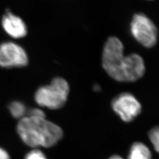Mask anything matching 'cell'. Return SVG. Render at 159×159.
<instances>
[{
  "instance_id": "6da1fadb",
  "label": "cell",
  "mask_w": 159,
  "mask_h": 159,
  "mask_svg": "<svg viewBox=\"0 0 159 159\" xmlns=\"http://www.w3.org/2000/svg\"><path fill=\"white\" fill-rule=\"evenodd\" d=\"M17 132L27 145L31 148H51L63 136L61 127L45 118L25 116L20 120Z\"/></svg>"
},
{
  "instance_id": "7a4b0ae2",
  "label": "cell",
  "mask_w": 159,
  "mask_h": 159,
  "mask_svg": "<svg viewBox=\"0 0 159 159\" xmlns=\"http://www.w3.org/2000/svg\"><path fill=\"white\" fill-rule=\"evenodd\" d=\"M70 87L61 77L52 80L50 85L40 87L35 94V100L41 107L57 110L63 107L67 100Z\"/></svg>"
},
{
  "instance_id": "3957f363",
  "label": "cell",
  "mask_w": 159,
  "mask_h": 159,
  "mask_svg": "<svg viewBox=\"0 0 159 159\" xmlns=\"http://www.w3.org/2000/svg\"><path fill=\"white\" fill-rule=\"evenodd\" d=\"M124 46L116 37H110L105 43L102 49V68L113 79L121 82V70L125 62Z\"/></svg>"
},
{
  "instance_id": "277c9868",
  "label": "cell",
  "mask_w": 159,
  "mask_h": 159,
  "mask_svg": "<svg viewBox=\"0 0 159 159\" xmlns=\"http://www.w3.org/2000/svg\"><path fill=\"white\" fill-rule=\"evenodd\" d=\"M131 34L137 41L146 48H152L157 44L158 30L154 23L146 15L135 14L131 21Z\"/></svg>"
},
{
  "instance_id": "5b68a950",
  "label": "cell",
  "mask_w": 159,
  "mask_h": 159,
  "mask_svg": "<svg viewBox=\"0 0 159 159\" xmlns=\"http://www.w3.org/2000/svg\"><path fill=\"white\" fill-rule=\"evenodd\" d=\"M111 108L122 121L129 123L135 119L142 111V104L130 93H122L114 98Z\"/></svg>"
},
{
  "instance_id": "8992f818",
  "label": "cell",
  "mask_w": 159,
  "mask_h": 159,
  "mask_svg": "<svg viewBox=\"0 0 159 159\" xmlns=\"http://www.w3.org/2000/svg\"><path fill=\"white\" fill-rule=\"evenodd\" d=\"M29 58L23 47L12 42L0 45V66L4 68L21 67L27 65Z\"/></svg>"
},
{
  "instance_id": "52a82bcc",
  "label": "cell",
  "mask_w": 159,
  "mask_h": 159,
  "mask_svg": "<svg viewBox=\"0 0 159 159\" xmlns=\"http://www.w3.org/2000/svg\"><path fill=\"white\" fill-rule=\"evenodd\" d=\"M146 71L144 60L139 54L131 53L125 56L121 71V82H134L140 79Z\"/></svg>"
},
{
  "instance_id": "ba28073f",
  "label": "cell",
  "mask_w": 159,
  "mask_h": 159,
  "mask_svg": "<svg viewBox=\"0 0 159 159\" xmlns=\"http://www.w3.org/2000/svg\"><path fill=\"white\" fill-rule=\"evenodd\" d=\"M2 25L6 33L14 39H21L27 33L25 24L17 16L7 11L2 20Z\"/></svg>"
},
{
  "instance_id": "9c48e42d",
  "label": "cell",
  "mask_w": 159,
  "mask_h": 159,
  "mask_svg": "<svg viewBox=\"0 0 159 159\" xmlns=\"http://www.w3.org/2000/svg\"><path fill=\"white\" fill-rule=\"evenodd\" d=\"M127 159H152V154L144 143L135 142L131 146Z\"/></svg>"
},
{
  "instance_id": "30bf717a",
  "label": "cell",
  "mask_w": 159,
  "mask_h": 159,
  "mask_svg": "<svg viewBox=\"0 0 159 159\" xmlns=\"http://www.w3.org/2000/svg\"><path fill=\"white\" fill-rule=\"evenodd\" d=\"M9 110L12 116L17 119H21L26 116L27 110L24 104L19 102H14L9 106Z\"/></svg>"
},
{
  "instance_id": "8fae6325",
  "label": "cell",
  "mask_w": 159,
  "mask_h": 159,
  "mask_svg": "<svg viewBox=\"0 0 159 159\" xmlns=\"http://www.w3.org/2000/svg\"><path fill=\"white\" fill-rule=\"evenodd\" d=\"M148 139L154 150L159 153V126L154 127L149 131Z\"/></svg>"
},
{
  "instance_id": "7c38bea8",
  "label": "cell",
  "mask_w": 159,
  "mask_h": 159,
  "mask_svg": "<svg viewBox=\"0 0 159 159\" xmlns=\"http://www.w3.org/2000/svg\"><path fill=\"white\" fill-rule=\"evenodd\" d=\"M25 159H47L45 154L39 149H34L25 156Z\"/></svg>"
},
{
  "instance_id": "4fadbf2b",
  "label": "cell",
  "mask_w": 159,
  "mask_h": 159,
  "mask_svg": "<svg viewBox=\"0 0 159 159\" xmlns=\"http://www.w3.org/2000/svg\"><path fill=\"white\" fill-rule=\"evenodd\" d=\"M26 116L32 117H39V118H45L46 114L40 108H34L27 111Z\"/></svg>"
},
{
  "instance_id": "5bb4252c",
  "label": "cell",
  "mask_w": 159,
  "mask_h": 159,
  "mask_svg": "<svg viewBox=\"0 0 159 159\" xmlns=\"http://www.w3.org/2000/svg\"><path fill=\"white\" fill-rule=\"evenodd\" d=\"M0 159H10L8 152L1 148H0Z\"/></svg>"
},
{
  "instance_id": "9a60e30c",
  "label": "cell",
  "mask_w": 159,
  "mask_h": 159,
  "mask_svg": "<svg viewBox=\"0 0 159 159\" xmlns=\"http://www.w3.org/2000/svg\"><path fill=\"white\" fill-rule=\"evenodd\" d=\"M108 159H124L121 156H119V155H113L110 157Z\"/></svg>"
}]
</instances>
